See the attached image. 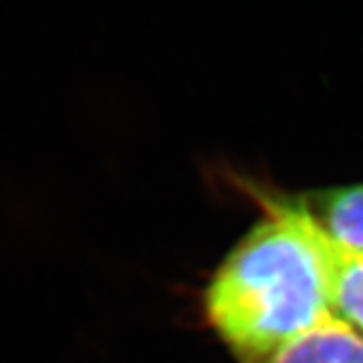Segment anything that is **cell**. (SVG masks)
I'll use <instances>...</instances> for the list:
<instances>
[{
    "label": "cell",
    "mask_w": 363,
    "mask_h": 363,
    "mask_svg": "<svg viewBox=\"0 0 363 363\" xmlns=\"http://www.w3.org/2000/svg\"><path fill=\"white\" fill-rule=\"evenodd\" d=\"M259 363H363V335L331 313Z\"/></svg>",
    "instance_id": "3"
},
{
    "label": "cell",
    "mask_w": 363,
    "mask_h": 363,
    "mask_svg": "<svg viewBox=\"0 0 363 363\" xmlns=\"http://www.w3.org/2000/svg\"><path fill=\"white\" fill-rule=\"evenodd\" d=\"M286 196L333 247L363 255V184L309 188Z\"/></svg>",
    "instance_id": "2"
},
{
    "label": "cell",
    "mask_w": 363,
    "mask_h": 363,
    "mask_svg": "<svg viewBox=\"0 0 363 363\" xmlns=\"http://www.w3.org/2000/svg\"><path fill=\"white\" fill-rule=\"evenodd\" d=\"M331 297L333 313L363 335V255L333 247Z\"/></svg>",
    "instance_id": "4"
},
{
    "label": "cell",
    "mask_w": 363,
    "mask_h": 363,
    "mask_svg": "<svg viewBox=\"0 0 363 363\" xmlns=\"http://www.w3.org/2000/svg\"><path fill=\"white\" fill-rule=\"evenodd\" d=\"M259 206L202 289L206 327L238 363H259L333 313L331 242L285 190L236 178Z\"/></svg>",
    "instance_id": "1"
}]
</instances>
